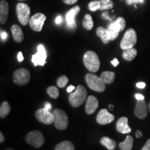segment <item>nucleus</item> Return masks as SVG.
Listing matches in <instances>:
<instances>
[{"label":"nucleus","instance_id":"1","mask_svg":"<svg viewBox=\"0 0 150 150\" xmlns=\"http://www.w3.org/2000/svg\"><path fill=\"white\" fill-rule=\"evenodd\" d=\"M85 67L91 72H96L100 67V61L97 54L93 51H88L84 54L83 58Z\"/></svg>","mask_w":150,"mask_h":150},{"label":"nucleus","instance_id":"16","mask_svg":"<svg viewBox=\"0 0 150 150\" xmlns=\"http://www.w3.org/2000/svg\"><path fill=\"white\" fill-rule=\"evenodd\" d=\"M116 129L121 134H129L131 131V129L128 125V118L127 117L120 118L116 123Z\"/></svg>","mask_w":150,"mask_h":150},{"label":"nucleus","instance_id":"34","mask_svg":"<svg viewBox=\"0 0 150 150\" xmlns=\"http://www.w3.org/2000/svg\"><path fill=\"white\" fill-rule=\"evenodd\" d=\"M141 150H150V139H148Z\"/></svg>","mask_w":150,"mask_h":150},{"label":"nucleus","instance_id":"38","mask_svg":"<svg viewBox=\"0 0 150 150\" xmlns=\"http://www.w3.org/2000/svg\"><path fill=\"white\" fill-rule=\"evenodd\" d=\"M18 60L19 62H22L24 60V56H23V54H22V53L21 52H20L18 54Z\"/></svg>","mask_w":150,"mask_h":150},{"label":"nucleus","instance_id":"24","mask_svg":"<svg viewBox=\"0 0 150 150\" xmlns=\"http://www.w3.org/2000/svg\"><path fill=\"white\" fill-rule=\"evenodd\" d=\"M100 78L106 84H110L114 81L115 78V73L109 71H105L101 74Z\"/></svg>","mask_w":150,"mask_h":150},{"label":"nucleus","instance_id":"3","mask_svg":"<svg viewBox=\"0 0 150 150\" xmlns=\"http://www.w3.org/2000/svg\"><path fill=\"white\" fill-rule=\"evenodd\" d=\"M86 83L92 91L102 93L106 89V85L102 79L94 74H86L85 76Z\"/></svg>","mask_w":150,"mask_h":150},{"label":"nucleus","instance_id":"2","mask_svg":"<svg viewBox=\"0 0 150 150\" xmlns=\"http://www.w3.org/2000/svg\"><path fill=\"white\" fill-rule=\"evenodd\" d=\"M87 97V91L83 86H78L74 93L69 95V102L72 107L77 108L85 102Z\"/></svg>","mask_w":150,"mask_h":150},{"label":"nucleus","instance_id":"17","mask_svg":"<svg viewBox=\"0 0 150 150\" xmlns=\"http://www.w3.org/2000/svg\"><path fill=\"white\" fill-rule=\"evenodd\" d=\"M8 16V4L6 0H1L0 2V22L5 24Z\"/></svg>","mask_w":150,"mask_h":150},{"label":"nucleus","instance_id":"11","mask_svg":"<svg viewBox=\"0 0 150 150\" xmlns=\"http://www.w3.org/2000/svg\"><path fill=\"white\" fill-rule=\"evenodd\" d=\"M47 53L45 47L42 45H39L38 46V52L36 54H33L31 58V61L34 66L40 65L43 66L46 63Z\"/></svg>","mask_w":150,"mask_h":150},{"label":"nucleus","instance_id":"39","mask_svg":"<svg viewBox=\"0 0 150 150\" xmlns=\"http://www.w3.org/2000/svg\"><path fill=\"white\" fill-rule=\"evenodd\" d=\"M62 21H63V19H62V17H61V16H59L56 17V20H55L56 24H61Z\"/></svg>","mask_w":150,"mask_h":150},{"label":"nucleus","instance_id":"33","mask_svg":"<svg viewBox=\"0 0 150 150\" xmlns=\"http://www.w3.org/2000/svg\"><path fill=\"white\" fill-rule=\"evenodd\" d=\"M144 0H126V3L127 5L136 4L138 3H143Z\"/></svg>","mask_w":150,"mask_h":150},{"label":"nucleus","instance_id":"5","mask_svg":"<svg viewBox=\"0 0 150 150\" xmlns=\"http://www.w3.org/2000/svg\"><path fill=\"white\" fill-rule=\"evenodd\" d=\"M31 9L27 4L19 3L16 6V14L19 22L21 24L26 26L29 23Z\"/></svg>","mask_w":150,"mask_h":150},{"label":"nucleus","instance_id":"26","mask_svg":"<svg viewBox=\"0 0 150 150\" xmlns=\"http://www.w3.org/2000/svg\"><path fill=\"white\" fill-rule=\"evenodd\" d=\"M11 110V106L8 102L5 101L1 103V106H0V117L5 118L8 115Z\"/></svg>","mask_w":150,"mask_h":150},{"label":"nucleus","instance_id":"22","mask_svg":"<svg viewBox=\"0 0 150 150\" xmlns=\"http://www.w3.org/2000/svg\"><path fill=\"white\" fill-rule=\"evenodd\" d=\"M100 143L108 150H114L115 149L116 142L108 137L105 136L101 138Z\"/></svg>","mask_w":150,"mask_h":150},{"label":"nucleus","instance_id":"20","mask_svg":"<svg viewBox=\"0 0 150 150\" xmlns=\"http://www.w3.org/2000/svg\"><path fill=\"white\" fill-rule=\"evenodd\" d=\"M108 31L109 33L110 40H114L117 38L119 34V32H120L119 28L117 27L115 22H110L108 27Z\"/></svg>","mask_w":150,"mask_h":150},{"label":"nucleus","instance_id":"12","mask_svg":"<svg viewBox=\"0 0 150 150\" xmlns=\"http://www.w3.org/2000/svg\"><path fill=\"white\" fill-rule=\"evenodd\" d=\"M115 120V116L108 111L107 109H102L97 116V122L99 125H108Z\"/></svg>","mask_w":150,"mask_h":150},{"label":"nucleus","instance_id":"13","mask_svg":"<svg viewBox=\"0 0 150 150\" xmlns=\"http://www.w3.org/2000/svg\"><path fill=\"white\" fill-rule=\"evenodd\" d=\"M134 114L140 120H144L147 116V106L145 100H138L136 102Z\"/></svg>","mask_w":150,"mask_h":150},{"label":"nucleus","instance_id":"49","mask_svg":"<svg viewBox=\"0 0 150 150\" xmlns=\"http://www.w3.org/2000/svg\"><path fill=\"white\" fill-rule=\"evenodd\" d=\"M18 1H24V0H18Z\"/></svg>","mask_w":150,"mask_h":150},{"label":"nucleus","instance_id":"43","mask_svg":"<svg viewBox=\"0 0 150 150\" xmlns=\"http://www.w3.org/2000/svg\"><path fill=\"white\" fill-rule=\"evenodd\" d=\"M45 108L47 110H50L52 108V105H51V104H50V103H49V102L46 103L45 106Z\"/></svg>","mask_w":150,"mask_h":150},{"label":"nucleus","instance_id":"50","mask_svg":"<svg viewBox=\"0 0 150 150\" xmlns=\"http://www.w3.org/2000/svg\"><path fill=\"white\" fill-rule=\"evenodd\" d=\"M121 1H123V0H121Z\"/></svg>","mask_w":150,"mask_h":150},{"label":"nucleus","instance_id":"19","mask_svg":"<svg viewBox=\"0 0 150 150\" xmlns=\"http://www.w3.org/2000/svg\"><path fill=\"white\" fill-rule=\"evenodd\" d=\"M96 33L97 36L100 38L104 44H108L109 42L110 37L108 29H106L104 27H99L96 30Z\"/></svg>","mask_w":150,"mask_h":150},{"label":"nucleus","instance_id":"45","mask_svg":"<svg viewBox=\"0 0 150 150\" xmlns=\"http://www.w3.org/2000/svg\"><path fill=\"white\" fill-rule=\"evenodd\" d=\"M136 138H140V137H142V133L140 132V131H136Z\"/></svg>","mask_w":150,"mask_h":150},{"label":"nucleus","instance_id":"10","mask_svg":"<svg viewBox=\"0 0 150 150\" xmlns=\"http://www.w3.org/2000/svg\"><path fill=\"white\" fill-rule=\"evenodd\" d=\"M46 20V16L43 13H38L31 17L29 20L30 27L32 29L33 31L40 32L42 31V27L44 25L45 21Z\"/></svg>","mask_w":150,"mask_h":150},{"label":"nucleus","instance_id":"23","mask_svg":"<svg viewBox=\"0 0 150 150\" xmlns=\"http://www.w3.org/2000/svg\"><path fill=\"white\" fill-rule=\"evenodd\" d=\"M133 145H134V138L131 136L128 135L125 141L119 144V147L121 150H131Z\"/></svg>","mask_w":150,"mask_h":150},{"label":"nucleus","instance_id":"18","mask_svg":"<svg viewBox=\"0 0 150 150\" xmlns=\"http://www.w3.org/2000/svg\"><path fill=\"white\" fill-rule=\"evenodd\" d=\"M11 33L13 34L14 40L17 42H22L24 40V33L20 26L18 24H13L11 28Z\"/></svg>","mask_w":150,"mask_h":150},{"label":"nucleus","instance_id":"47","mask_svg":"<svg viewBox=\"0 0 150 150\" xmlns=\"http://www.w3.org/2000/svg\"><path fill=\"white\" fill-rule=\"evenodd\" d=\"M6 150H14V149H13L12 148H8V149H6Z\"/></svg>","mask_w":150,"mask_h":150},{"label":"nucleus","instance_id":"42","mask_svg":"<svg viewBox=\"0 0 150 150\" xmlns=\"http://www.w3.org/2000/svg\"><path fill=\"white\" fill-rule=\"evenodd\" d=\"M74 89H75L74 86H69V87L67 88V93H71V92H72V91H74Z\"/></svg>","mask_w":150,"mask_h":150},{"label":"nucleus","instance_id":"15","mask_svg":"<svg viewBox=\"0 0 150 150\" xmlns=\"http://www.w3.org/2000/svg\"><path fill=\"white\" fill-rule=\"evenodd\" d=\"M99 102L97 99L93 95H90L86 99V104L85 110L86 112L88 115H91L95 112L97 108H98Z\"/></svg>","mask_w":150,"mask_h":150},{"label":"nucleus","instance_id":"4","mask_svg":"<svg viewBox=\"0 0 150 150\" xmlns=\"http://www.w3.org/2000/svg\"><path fill=\"white\" fill-rule=\"evenodd\" d=\"M54 115V127L59 130H65L69 124V120L66 112L61 109H55L53 112Z\"/></svg>","mask_w":150,"mask_h":150},{"label":"nucleus","instance_id":"37","mask_svg":"<svg viewBox=\"0 0 150 150\" xmlns=\"http://www.w3.org/2000/svg\"><path fill=\"white\" fill-rule=\"evenodd\" d=\"M146 84L144 83V82H138V83H136V87L138 88L142 89L144 88H145Z\"/></svg>","mask_w":150,"mask_h":150},{"label":"nucleus","instance_id":"30","mask_svg":"<svg viewBox=\"0 0 150 150\" xmlns=\"http://www.w3.org/2000/svg\"><path fill=\"white\" fill-rule=\"evenodd\" d=\"M68 78L65 75H63V76H61L60 77L58 78L57 81H56V83H57V86L59 88H64L67 85V83H68Z\"/></svg>","mask_w":150,"mask_h":150},{"label":"nucleus","instance_id":"7","mask_svg":"<svg viewBox=\"0 0 150 150\" xmlns=\"http://www.w3.org/2000/svg\"><path fill=\"white\" fill-rule=\"evenodd\" d=\"M26 142L35 148L42 147L45 142L43 134L40 131H33L29 132L25 138Z\"/></svg>","mask_w":150,"mask_h":150},{"label":"nucleus","instance_id":"29","mask_svg":"<svg viewBox=\"0 0 150 150\" xmlns=\"http://www.w3.org/2000/svg\"><path fill=\"white\" fill-rule=\"evenodd\" d=\"M47 93L49 95V96L53 99L58 98L59 96V89L56 86H50L47 89Z\"/></svg>","mask_w":150,"mask_h":150},{"label":"nucleus","instance_id":"40","mask_svg":"<svg viewBox=\"0 0 150 150\" xmlns=\"http://www.w3.org/2000/svg\"><path fill=\"white\" fill-rule=\"evenodd\" d=\"M135 97H136L137 100H143L145 99V97L141 94H136Z\"/></svg>","mask_w":150,"mask_h":150},{"label":"nucleus","instance_id":"35","mask_svg":"<svg viewBox=\"0 0 150 150\" xmlns=\"http://www.w3.org/2000/svg\"><path fill=\"white\" fill-rule=\"evenodd\" d=\"M63 1L67 5H72L77 2L78 0H63Z\"/></svg>","mask_w":150,"mask_h":150},{"label":"nucleus","instance_id":"28","mask_svg":"<svg viewBox=\"0 0 150 150\" xmlns=\"http://www.w3.org/2000/svg\"><path fill=\"white\" fill-rule=\"evenodd\" d=\"M100 1V11L109 10L113 8L114 4L111 0H99Z\"/></svg>","mask_w":150,"mask_h":150},{"label":"nucleus","instance_id":"31","mask_svg":"<svg viewBox=\"0 0 150 150\" xmlns=\"http://www.w3.org/2000/svg\"><path fill=\"white\" fill-rule=\"evenodd\" d=\"M88 8L90 11H96L97 10H99L100 8V1L99 0H95V1H92L89 3L88 4Z\"/></svg>","mask_w":150,"mask_h":150},{"label":"nucleus","instance_id":"44","mask_svg":"<svg viewBox=\"0 0 150 150\" xmlns=\"http://www.w3.org/2000/svg\"><path fill=\"white\" fill-rule=\"evenodd\" d=\"M4 140H5V138H4V136L3 133L0 132V142H3L4 141Z\"/></svg>","mask_w":150,"mask_h":150},{"label":"nucleus","instance_id":"6","mask_svg":"<svg viewBox=\"0 0 150 150\" xmlns=\"http://www.w3.org/2000/svg\"><path fill=\"white\" fill-rule=\"evenodd\" d=\"M137 42V35L134 29H129L125 32L120 42L122 50H125L127 49L134 47Z\"/></svg>","mask_w":150,"mask_h":150},{"label":"nucleus","instance_id":"48","mask_svg":"<svg viewBox=\"0 0 150 150\" xmlns=\"http://www.w3.org/2000/svg\"><path fill=\"white\" fill-rule=\"evenodd\" d=\"M149 112H150V102L149 103Z\"/></svg>","mask_w":150,"mask_h":150},{"label":"nucleus","instance_id":"27","mask_svg":"<svg viewBox=\"0 0 150 150\" xmlns=\"http://www.w3.org/2000/svg\"><path fill=\"white\" fill-rule=\"evenodd\" d=\"M82 25H83L84 29L86 30H88V31L93 29L94 26V22L91 15H86L83 20V22H82Z\"/></svg>","mask_w":150,"mask_h":150},{"label":"nucleus","instance_id":"25","mask_svg":"<svg viewBox=\"0 0 150 150\" xmlns=\"http://www.w3.org/2000/svg\"><path fill=\"white\" fill-rule=\"evenodd\" d=\"M54 150H74V146L68 140H64L56 145Z\"/></svg>","mask_w":150,"mask_h":150},{"label":"nucleus","instance_id":"36","mask_svg":"<svg viewBox=\"0 0 150 150\" xmlns=\"http://www.w3.org/2000/svg\"><path fill=\"white\" fill-rule=\"evenodd\" d=\"M8 38V34L5 31H1V39L2 40H6Z\"/></svg>","mask_w":150,"mask_h":150},{"label":"nucleus","instance_id":"14","mask_svg":"<svg viewBox=\"0 0 150 150\" xmlns=\"http://www.w3.org/2000/svg\"><path fill=\"white\" fill-rule=\"evenodd\" d=\"M80 11V7L79 6H75L72 8L66 13V22L67 27L70 29H74L76 28V24L75 22V17L76 16Z\"/></svg>","mask_w":150,"mask_h":150},{"label":"nucleus","instance_id":"8","mask_svg":"<svg viewBox=\"0 0 150 150\" xmlns=\"http://www.w3.org/2000/svg\"><path fill=\"white\" fill-rule=\"evenodd\" d=\"M13 79V82L17 85H25L29 83L31 79V73L27 69L20 68L14 72Z\"/></svg>","mask_w":150,"mask_h":150},{"label":"nucleus","instance_id":"46","mask_svg":"<svg viewBox=\"0 0 150 150\" xmlns=\"http://www.w3.org/2000/svg\"><path fill=\"white\" fill-rule=\"evenodd\" d=\"M112 107H114V106H113V105H112V104L109 105V108H110V110H112Z\"/></svg>","mask_w":150,"mask_h":150},{"label":"nucleus","instance_id":"32","mask_svg":"<svg viewBox=\"0 0 150 150\" xmlns=\"http://www.w3.org/2000/svg\"><path fill=\"white\" fill-rule=\"evenodd\" d=\"M116 25L117 26V27L119 28L120 31H122L125 29V27H126V21L122 17H119L117 20L115 21Z\"/></svg>","mask_w":150,"mask_h":150},{"label":"nucleus","instance_id":"41","mask_svg":"<svg viewBox=\"0 0 150 150\" xmlns=\"http://www.w3.org/2000/svg\"><path fill=\"white\" fill-rule=\"evenodd\" d=\"M110 63H111V64L113 65L114 67L117 66L118 64H119V61H118V60L116 59V58H115V59L112 60V61L110 62Z\"/></svg>","mask_w":150,"mask_h":150},{"label":"nucleus","instance_id":"21","mask_svg":"<svg viewBox=\"0 0 150 150\" xmlns=\"http://www.w3.org/2000/svg\"><path fill=\"white\" fill-rule=\"evenodd\" d=\"M137 54H138V52H137L136 49L134 47L129 48L127 49V50H124L122 53V57L125 61H131L136 58Z\"/></svg>","mask_w":150,"mask_h":150},{"label":"nucleus","instance_id":"9","mask_svg":"<svg viewBox=\"0 0 150 150\" xmlns=\"http://www.w3.org/2000/svg\"><path fill=\"white\" fill-rule=\"evenodd\" d=\"M35 117L40 122L45 125H51L54 121V115L45 108H41L35 112Z\"/></svg>","mask_w":150,"mask_h":150}]
</instances>
